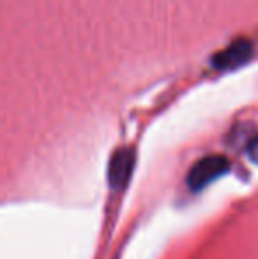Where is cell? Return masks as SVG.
<instances>
[{
	"instance_id": "7a4b0ae2",
	"label": "cell",
	"mask_w": 258,
	"mask_h": 259,
	"mask_svg": "<svg viewBox=\"0 0 258 259\" xmlns=\"http://www.w3.org/2000/svg\"><path fill=\"white\" fill-rule=\"evenodd\" d=\"M134 162H136V154L133 148L124 147L112 154L108 164V184L114 191L126 189L134 171Z\"/></svg>"
},
{
	"instance_id": "6da1fadb",
	"label": "cell",
	"mask_w": 258,
	"mask_h": 259,
	"mask_svg": "<svg viewBox=\"0 0 258 259\" xmlns=\"http://www.w3.org/2000/svg\"><path fill=\"white\" fill-rule=\"evenodd\" d=\"M230 169V160L225 155H205L200 160H196L193 167L188 173V187L191 191L198 192L210 185L214 180L223 177Z\"/></svg>"
},
{
	"instance_id": "277c9868",
	"label": "cell",
	"mask_w": 258,
	"mask_h": 259,
	"mask_svg": "<svg viewBox=\"0 0 258 259\" xmlns=\"http://www.w3.org/2000/svg\"><path fill=\"white\" fill-rule=\"evenodd\" d=\"M248 157L253 160L255 164H258V136L253 138L248 145Z\"/></svg>"
},
{
	"instance_id": "3957f363",
	"label": "cell",
	"mask_w": 258,
	"mask_h": 259,
	"mask_svg": "<svg viewBox=\"0 0 258 259\" xmlns=\"http://www.w3.org/2000/svg\"><path fill=\"white\" fill-rule=\"evenodd\" d=\"M253 53V46L248 39H237L232 42L228 48H225L223 52L216 53L212 57V65L217 71H232L237 69L239 65L246 64L249 60Z\"/></svg>"
}]
</instances>
